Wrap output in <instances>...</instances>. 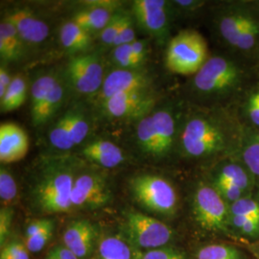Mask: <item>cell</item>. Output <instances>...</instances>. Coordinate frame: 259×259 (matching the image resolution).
I'll return each mask as SVG.
<instances>
[{"label": "cell", "mask_w": 259, "mask_h": 259, "mask_svg": "<svg viewBox=\"0 0 259 259\" xmlns=\"http://www.w3.org/2000/svg\"><path fill=\"white\" fill-rule=\"evenodd\" d=\"M245 131L235 111L196 109L183 117L177 150L193 160L237 157Z\"/></svg>", "instance_id": "6da1fadb"}, {"label": "cell", "mask_w": 259, "mask_h": 259, "mask_svg": "<svg viewBox=\"0 0 259 259\" xmlns=\"http://www.w3.org/2000/svg\"><path fill=\"white\" fill-rule=\"evenodd\" d=\"M257 74L253 65L232 54L209 56L193 75L189 90L202 108L230 109L256 83Z\"/></svg>", "instance_id": "7a4b0ae2"}, {"label": "cell", "mask_w": 259, "mask_h": 259, "mask_svg": "<svg viewBox=\"0 0 259 259\" xmlns=\"http://www.w3.org/2000/svg\"><path fill=\"white\" fill-rule=\"evenodd\" d=\"M219 41L241 60L254 64L259 58V1H226L213 13Z\"/></svg>", "instance_id": "3957f363"}, {"label": "cell", "mask_w": 259, "mask_h": 259, "mask_svg": "<svg viewBox=\"0 0 259 259\" xmlns=\"http://www.w3.org/2000/svg\"><path fill=\"white\" fill-rule=\"evenodd\" d=\"M183 117L170 107L151 111L137 126V143L150 157L163 158L177 150Z\"/></svg>", "instance_id": "277c9868"}, {"label": "cell", "mask_w": 259, "mask_h": 259, "mask_svg": "<svg viewBox=\"0 0 259 259\" xmlns=\"http://www.w3.org/2000/svg\"><path fill=\"white\" fill-rule=\"evenodd\" d=\"M73 167L64 161L53 162L38 177L34 188L35 204L47 214L65 213L72 208L71 195L74 185Z\"/></svg>", "instance_id": "5b68a950"}, {"label": "cell", "mask_w": 259, "mask_h": 259, "mask_svg": "<svg viewBox=\"0 0 259 259\" xmlns=\"http://www.w3.org/2000/svg\"><path fill=\"white\" fill-rule=\"evenodd\" d=\"M209 58L204 37L197 31L187 29L172 37L166 48L165 65L172 73L196 74Z\"/></svg>", "instance_id": "8992f818"}, {"label": "cell", "mask_w": 259, "mask_h": 259, "mask_svg": "<svg viewBox=\"0 0 259 259\" xmlns=\"http://www.w3.org/2000/svg\"><path fill=\"white\" fill-rule=\"evenodd\" d=\"M134 198L148 210L170 215L176 211V189L167 180L156 175H140L130 182Z\"/></svg>", "instance_id": "52a82bcc"}, {"label": "cell", "mask_w": 259, "mask_h": 259, "mask_svg": "<svg viewBox=\"0 0 259 259\" xmlns=\"http://www.w3.org/2000/svg\"><path fill=\"white\" fill-rule=\"evenodd\" d=\"M195 220L210 232L226 231L230 224V205L212 185H199L193 195Z\"/></svg>", "instance_id": "ba28073f"}, {"label": "cell", "mask_w": 259, "mask_h": 259, "mask_svg": "<svg viewBox=\"0 0 259 259\" xmlns=\"http://www.w3.org/2000/svg\"><path fill=\"white\" fill-rule=\"evenodd\" d=\"M123 230L138 248L148 250L162 248L173 236V231L166 224L136 211L125 214Z\"/></svg>", "instance_id": "9c48e42d"}, {"label": "cell", "mask_w": 259, "mask_h": 259, "mask_svg": "<svg viewBox=\"0 0 259 259\" xmlns=\"http://www.w3.org/2000/svg\"><path fill=\"white\" fill-rule=\"evenodd\" d=\"M171 1L136 0L132 4V17L140 29L160 44L166 41L173 19Z\"/></svg>", "instance_id": "30bf717a"}, {"label": "cell", "mask_w": 259, "mask_h": 259, "mask_svg": "<svg viewBox=\"0 0 259 259\" xmlns=\"http://www.w3.org/2000/svg\"><path fill=\"white\" fill-rule=\"evenodd\" d=\"M66 73L75 91L85 95L99 93L105 80L102 62L96 53L72 56Z\"/></svg>", "instance_id": "8fae6325"}, {"label": "cell", "mask_w": 259, "mask_h": 259, "mask_svg": "<svg viewBox=\"0 0 259 259\" xmlns=\"http://www.w3.org/2000/svg\"><path fill=\"white\" fill-rule=\"evenodd\" d=\"M111 200V188L104 177L93 172L77 175L71 195L72 208L96 209Z\"/></svg>", "instance_id": "7c38bea8"}, {"label": "cell", "mask_w": 259, "mask_h": 259, "mask_svg": "<svg viewBox=\"0 0 259 259\" xmlns=\"http://www.w3.org/2000/svg\"><path fill=\"white\" fill-rule=\"evenodd\" d=\"M155 96L150 90L120 93L101 103L106 115L117 119H141L152 111Z\"/></svg>", "instance_id": "4fadbf2b"}, {"label": "cell", "mask_w": 259, "mask_h": 259, "mask_svg": "<svg viewBox=\"0 0 259 259\" xmlns=\"http://www.w3.org/2000/svg\"><path fill=\"white\" fill-rule=\"evenodd\" d=\"M151 82L148 75L139 69L118 68L105 78L97 100L101 104L116 94L150 90Z\"/></svg>", "instance_id": "5bb4252c"}, {"label": "cell", "mask_w": 259, "mask_h": 259, "mask_svg": "<svg viewBox=\"0 0 259 259\" xmlns=\"http://www.w3.org/2000/svg\"><path fill=\"white\" fill-rule=\"evenodd\" d=\"M4 19L10 21L19 33L24 44L39 45L49 36V27L42 19L27 7H16L10 10Z\"/></svg>", "instance_id": "9a60e30c"}, {"label": "cell", "mask_w": 259, "mask_h": 259, "mask_svg": "<svg viewBox=\"0 0 259 259\" xmlns=\"http://www.w3.org/2000/svg\"><path fill=\"white\" fill-rule=\"evenodd\" d=\"M29 139L24 130L15 123L0 126V160L2 163L19 161L26 156Z\"/></svg>", "instance_id": "2e32d148"}, {"label": "cell", "mask_w": 259, "mask_h": 259, "mask_svg": "<svg viewBox=\"0 0 259 259\" xmlns=\"http://www.w3.org/2000/svg\"><path fill=\"white\" fill-rule=\"evenodd\" d=\"M96 239L95 226L87 220L70 223L63 234V242L68 250L79 259L92 253Z\"/></svg>", "instance_id": "e0dca14e"}, {"label": "cell", "mask_w": 259, "mask_h": 259, "mask_svg": "<svg viewBox=\"0 0 259 259\" xmlns=\"http://www.w3.org/2000/svg\"><path fill=\"white\" fill-rule=\"evenodd\" d=\"M254 178L238 157H228L218 163L212 183L235 185L249 194L254 185Z\"/></svg>", "instance_id": "ac0fdd59"}, {"label": "cell", "mask_w": 259, "mask_h": 259, "mask_svg": "<svg viewBox=\"0 0 259 259\" xmlns=\"http://www.w3.org/2000/svg\"><path fill=\"white\" fill-rule=\"evenodd\" d=\"M82 155L88 160L104 168L119 166L125 160L122 149L104 139H94L88 142L82 149Z\"/></svg>", "instance_id": "d6986e66"}, {"label": "cell", "mask_w": 259, "mask_h": 259, "mask_svg": "<svg viewBox=\"0 0 259 259\" xmlns=\"http://www.w3.org/2000/svg\"><path fill=\"white\" fill-rule=\"evenodd\" d=\"M111 3L92 4L89 7L76 12L72 19L89 34L101 33L116 12Z\"/></svg>", "instance_id": "ffe728a7"}, {"label": "cell", "mask_w": 259, "mask_h": 259, "mask_svg": "<svg viewBox=\"0 0 259 259\" xmlns=\"http://www.w3.org/2000/svg\"><path fill=\"white\" fill-rule=\"evenodd\" d=\"M60 39L65 50L73 56L84 54L93 44V36L73 20L66 21L62 25Z\"/></svg>", "instance_id": "44dd1931"}, {"label": "cell", "mask_w": 259, "mask_h": 259, "mask_svg": "<svg viewBox=\"0 0 259 259\" xmlns=\"http://www.w3.org/2000/svg\"><path fill=\"white\" fill-rule=\"evenodd\" d=\"M23 45L15 26L6 19L0 22V56L6 62L18 61L22 55Z\"/></svg>", "instance_id": "7402d4cb"}, {"label": "cell", "mask_w": 259, "mask_h": 259, "mask_svg": "<svg viewBox=\"0 0 259 259\" xmlns=\"http://www.w3.org/2000/svg\"><path fill=\"white\" fill-rule=\"evenodd\" d=\"M237 116L247 129L259 130V83L256 82L237 104Z\"/></svg>", "instance_id": "603a6c76"}, {"label": "cell", "mask_w": 259, "mask_h": 259, "mask_svg": "<svg viewBox=\"0 0 259 259\" xmlns=\"http://www.w3.org/2000/svg\"><path fill=\"white\" fill-rule=\"evenodd\" d=\"M65 98V88L60 79H57L52 90L36 114L31 116L35 127L44 126L51 120L62 108Z\"/></svg>", "instance_id": "cb8c5ba5"}, {"label": "cell", "mask_w": 259, "mask_h": 259, "mask_svg": "<svg viewBox=\"0 0 259 259\" xmlns=\"http://www.w3.org/2000/svg\"><path fill=\"white\" fill-rule=\"evenodd\" d=\"M127 241L119 236H106L99 242L94 259H135Z\"/></svg>", "instance_id": "d4e9b609"}, {"label": "cell", "mask_w": 259, "mask_h": 259, "mask_svg": "<svg viewBox=\"0 0 259 259\" xmlns=\"http://www.w3.org/2000/svg\"><path fill=\"white\" fill-rule=\"evenodd\" d=\"M237 157L248 167L254 177L259 178V138L254 130L245 131V138Z\"/></svg>", "instance_id": "484cf974"}, {"label": "cell", "mask_w": 259, "mask_h": 259, "mask_svg": "<svg viewBox=\"0 0 259 259\" xmlns=\"http://www.w3.org/2000/svg\"><path fill=\"white\" fill-rule=\"evenodd\" d=\"M27 97V85L25 79L17 75L13 78L7 93L0 99L2 112H10L20 108Z\"/></svg>", "instance_id": "4316f807"}, {"label": "cell", "mask_w": 259, "mask_h": 259, "mask_svg": "<svg viewBox=\"0 0 259 259\" xmlns=\"http://www.w3.org/2000/svg\"><path fill=\"white\" fill-rule=\"evenodd\" d=\"M57 77L46 74L37 78L31 87V116L37 113L57 81Z\"/></svg>", "instance_id": "83f0119b"}, {"label": "cell", "mask_w": 259, "mask_h": 259, "mask_svg": "<svg viewBox=\"0 0 259 259\" xmlns=\"http://www.w3.org/2000/svg\"><path fill=\"white\" fill-rule=\"evenodd\" d=\"M49 141L53 147L62 151H67L74 147L70 136L67 112L62 115L50 130Z\"/></svg>", "instance_id": "f1b7e54d"}, {"label": "cell", "mask_w": 259, "mask_h": 259, "mask_svg": "<svg viewBox=\"0 0 259 259\" xmlns=\"http://www.w3.org/2000/svg\"><path fill=\"white\" fill-rule=\"evenodd\" d=\"M69 119V129L72 142L76 145H80L89 135L90 123L85 113L80 109H72L66 111Z\"/></svg>", "instance_id": "f546056e"}, {"label": "cell", "mask_w": 259, "mask_h": 259, "mask_svg": "<svg viewBox=\"0 0 259 259\" xmlns=\"http://www.w3.org/2000/svg\"><path fill=\"white\" fill-rule=\"evenodd\" d=\"M18 186L15 178L9 170L1 167L0 170V199L4 206H11L12 203L17 199Z\"/></svg>", "instance_id": "4dcf8cb0"}, {"label": "cell", "mask_w": 259, "mask_h": 259, "mask_svg": "<svg viewBox=\"0 0 259 259\" xmlns=\"http://www.w3.org/2000/svg\"><path fill=\"white\" fill-rule=\"evenodd\" d=\"M197 259H241V256L237 250L231 246L213 244L200 249Z\"/></svg>", "instance_id": "1f68e13d"}, {"label": "cell", "mask_w": 259, "mask_h": 259, "mask_svg": "<svg viewBox=\"0 0 259 259\" xmlns=\"http://www.w3.org/2000/svg\"><path fill=\"white\" fill-rule=\"evenodd\" d=\"M131 15L123 13V12H116L112 17L111 21L105 27L102 32L99 34L100 39L104 45L111 46L115 40L116 37L119 35L123 26L125 25L126 21L129 19Z\"/></svg>", "instance_id": "d6a6232c"}, {"label": "cell", "mask_w": 259, "mask_h": 259, "mask_svg": "<svg viewBox=\"0 0 259 259\" xmlns=\"http://www.w3.org/2000/svg\"><path fill=\"white\" fill-rule=\"evenodd\" d=\"M230 214L259 220V202L250 196L242 198L239 201L230 204Z\"/></svg>", "instance_id": "836d02e7"}, {"label": "cell", "mask_w": 259, "mask_h": 259, "mask_svg": "<svg viewBox=\"0 0 259 259\" xmlns=\"http://www.w3.org/2000/svg\"><path fill=\"white\" fill-rule=\"evenodd\" d=\"M112 60L122 69H138L142 65L132 54L130 45L114 47Z\"/></svg>", "instance_id": "e575fe53"}, {"label": "cell", "mask_w": 259, "mask_h": 259, "mask_svg": "<svg viewBox=\"0 0 259 259\" xmlns=\"http://www.w3.org/2000/svg\"><path fill=\"white\" fill-rule=\"evenodd\" d=\"M211 185L218 191V193L222 196L223 199L229 205L239 201L242 198L249 196L247 192H245L244 190H242L241 188L235 185H229L225 183H218V182H214Z\"/></svg>", "instance_id": "d590c367"}, {"label": "cell", "mask_w": 259, "mask_h": 259, "mask_svg": "<svg viewBox=\"0 0 259 259\" xmlns=\"http://www.w3.org/2000/svg\"><path fill=\"white\" fill-rule=\"evenodd\" d=\"M230 224L241 233L246 235L252 236L259 233V220L240 215L230 214Z\"/></svg>", "instance_id": "8d00e7d4"}, {"label": "cell", "mask_w": 259, "mask_h": 259, "mask_svg": "<svg viewBox=\"0 0 259 259\" xmlns=\"http://www.w3.org/2000/svg\"><path fill=\"white\" fill-rule=\"evenodd\" d=\"M29 250L25 244L18 240L6 243L0 253V259H30Z\"/></svg>", "instance_id": "74e56055"}, {"label": "cell", "mask_w": 259, "mask_h": 259, "mask_svg": "<svg viewBox=\"0 0 259 259\" xmlns=\"http://www.w3.org/2000/svg\"><path fill=\"white\" fill-rule=\"evenodd\" d=\"M206 4L203 0H176L171 1L174 15L191 16L198 13Z\"/></svg>", "instance_id": "f35d334b"}, {"label": "cell", "mask_w": 259, "mask_h": 259, "mask_svg": "<svg viewBox=\"0 0 259 259\" xmlns=\"http://www.w3.org/2000/svg\"><path fill=\"white\" fill-rule=\"evenodd\" d=\"M139 259H187L185 253L181 250L171 248H157L140 253Z\"/></svg>", "instance_id": "ab89813d"}, {"label": "cell", "mask_w": 259, "mask_h": 259, "mask_svg": "<svg viewBox=\"0 0 259 259\" xmlns=\"http://www.w3.org/2000/svg\"><path fill=\"white\" fill-rule=\"evenodd\" d=\"M53 231H54V227L49 228L44 232H39L35 236L26 238L25 245L27 247L28 250L30 252H38L42 250L48 243V241L51 239L53 235Z\"/></svg>", "instance_id": "60d3db41"}, {"label": "cell", "mask_w": 259, "mask_h": 259, "mask_svg": "<svg viewBox=\"0 0 259 259\" xmlns=\"http://www.w3.org/2000/svg\"><path fill=\"white\" fill-rule=\"evenodd\" d=\"M14 217V210L12 206H3L0 210V243L1 247H3L9 235L10 229L12 227Z\"/></svg>", "instance_id": "b9f144b4"}, {"label": "cell", "mask_w": 259, "mask_h": 259, "mask_svg": "<svg viewBox=\"0 0 259 259\" xmlns=\"http://www.w3.org/2000/svg\"><path fill=\"white\" fill-rule=\"evenodd\" d=\"M136 39H137V37H136V32H135V27H134V19L132 16H130L125 25L122 28L119 35L113 41L112 47H117L125 46V45H130L133 41H135Z\"/></svg>", "instance_id": "7bdbcfd3"}, {"label": "cell", "mask_w": 259, "mask_h": 259, "mask_svg": "<svg viewBox=\"0 0 259 259\" xmlns=\"http://www.w3.org/2000/svg\"><path fill=\"white\" fill-rule=\"evenodd\" d=\"M52 227H54V222L50 219H36L28 225L25 231V239L35 236L37 233L44 232Z\"/></svg>", "instance_id": "ee69618b"}, {"label": "cell", "mask_w": 259, "mask_h": 259, "mask_svg": "<svg viewBox=\"0 0 259 259\" xmlns=\"http://www.w3.org/2000/svg\"><path fill=\"white\" fill-rule=\"evenodd\" d=\"M130 49L132 54L140 64L145 61L148 53V44L145 39H136L135 41L130 44Z\"/></svg>", "instance_id": "f6af8a7d"}, {"label": "cell", "mask_w": 259, "mask_h": 259, "mask_svg": "<svg viewBox=\"0 0 259 259\" xmlns=\"http://www.w3.org/2000/svg\"><path fill=\"white\" fill-rule=\"evenodd\" d=\"M44 259H79L65 246H55L48 251Z\"/></svg>", "instance_id": "bcb514c9"}, {"label": "cell", "mask_w": 259, "mask_h": 259, "mask_svg": "<svg viewBox=\"0 0 259 259\" xmlns=\"http://www.w3.org/2000/svg\"><path fill=\"white\" fill-rule=\"evenodd\" d=\"M13 78H11L7 68L4 65H1L0 67V99H2L7 93L10 84L12 83Z\"/></svg>", "instance_id": "7dc6e473"}, {"label": "cell", "mask_w": 259, "mask_h": 259, "mask_svg": "<svg viewBox=\"0 0 259 259\" xmlns=\"http://www.w3.org/2000/svg\"><path fill=\"white\" fill-rule=\"evenodd\" d=\"M256 65H259V59H258V62H257V64H256Z\"/></svg>", "instance_id": "c3c4849f"}]
</instances>
